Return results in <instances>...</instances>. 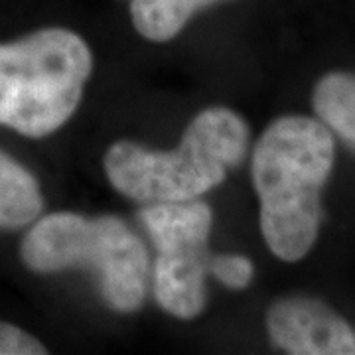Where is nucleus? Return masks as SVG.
<instances>
[{
    "label": "nucleus",
    "instance_id": "9d476101",
    "mask_svg": "<svg viewBox=\"0 0 355 355\" xmlns=\"http://www.w3.org/2000/svg\"><path fill=\"white\" fill-rule=\"evenodd\" d=\"M209 272L229 288H247L253 279V263L243 254H217L211 257Z\"/></svg>",
    "mask_w": 355,
    "mask_h": 355
},
{
    "label": "nucleus",
    "instance_id": "f257e3e1",
    "mask_svg": "<svg viewBox=\"0 0 355 355\" xmlns=\"http://www.w3.org/2000/svg\"><path fill=\"white\" fill-rule=\"evenodd\" d=\"M334 158L330 128L300 114L277 119L257 142L251 172L261 202V233L280 261L296 263L314 247L322 188Z\"/></svg>",
    "mask_w": 355,
    "mask_h": 355
},
{
    "label": "nucleus",
    "instance_id": "20e7f679",
    "mask_svg": "<svg viewBox=\"0 0 355 355\" xmlns=\"http://www.w3.org/2000/svg\"><path fill=\"white\" fill-rule=\"evenodd\" d=\"M30 270L50 275L69 268L91 270L105 304L114 312H137L146 300L148 253L123 219L58 211L36 221L20 243Z\"/></svg>",
    "mask_w": 355,
    "mask_h": 355
},
{
    "label": "nucleus",
    "instance_id": "6e6552de",
    "mask_svg": "<svg viewBox=\"0 0 355 355\" xmlns=\"http://www.w3.org/2000/svg\"><path fill=\"white\" fill-rule=\"evenodd\" d=\"M216 2L221 0H132L130 18L142 38L162 44L176 38L193 14Z\"/></svg>",
    "mask_w": 355,
    "mask_h": 355
},
{
    "label": "nucleus",
    "instance_id": "39448f33",
    "mask_svg": "<svg viewBox=\"0 0 355 355\" xmlns=\"http://www.w3.org/2000/svg\"><path fill=\"white\" fill-rule=\"evenodd\" d=\"M139 216L156 247V302L180 320L200 316L207 300L205 275L211 265L207 239L214 217L209 205L193 200L154 203L140 209Z\"/></svg>",
    "mask_w": 355,
    "mask_h": 355
},
{
    "label": "nucleus",
    "instance_id": "1a4fd4ad",
    "mask_svg": "<svg viewBox=\"0 0 355 355\" xmlns=\"http://www.w3.org/2000/svg\"><path fill=\"white\" fill-rule=\"evenodd\" d=\"M312 103L322 123L355 148V76H324L314 87Z\"/></svg>",
    "mask_w": 355,
    "mask_h": 355
},
{
    "label": "nucleus",
    "instance_id": "f03ea898",
    "mask_svg": "<svg viewBox=\"0 0 355 355\" xmlns=\"http://www.w3.org/2000/svg\"><path fill=\"white\" fill-rule=\"evenodd\" d=\"M249 146L243 116L205 109L191 121L176 150H148L121 140L105 154V172L116 191L142 203L190 202L217 188Z\"/></svg>",
    "mask_w": 355,
    "mask_h": 355
},
{
    "label": "nucleus",
    "instance_id": "423d86ee",
    "mask_svg": "<svg viewBox=\"0 0 355 355\" xmlns=\"http://www.w3.org/2000/svg\"><path fill=\"white\" fill-rule=\"evenodd\" d=\"M270 340L292 355H355V330L314 298L292 296L268 308Z\"/></svg>",
    "mask_w": 355,
    "mask_h": 355
},
{
    "label": "nucleus",
    "instance_id": "7ed1b4c3",
    "mask_svg": "<svg viewBox=\"0 0 355 355\" xmlns=\"http://www.w3.org/2000/svg\"><path fill=\"white\" fill-rule=\"evenodd\" d=\"M91 69L87 42L65 28L0 44V127L50 137L77 111Z\"/></svg>",
    "mask_w": 355,
    "mask_h": 355
},
{
    "label": "nucleus",
    "instance_id": "0eeeda50",
    "mask_svg": "<svg viewBox=\"0 0 355 355\" xmlns=\"http://www.w3.org/2000/svg\"><path fill=\"white\" fill-rule=\"evenodd\" d=\"M44 209L40 184L24 166L0 150V231L36 221Z\"/></svg>",
    "mask_w": 355,
    "mask_h": 355
},
{
    "label": "nucleus",
    "instance_id": "9b49d317",
    "mask_svg": "<svg viewBox=\"0 0 355 355\" xmlns=\"http://www.w3.org/2000/svg\"><path fill=\"white\" fill-rule=\"evenodd\" d=\"M46 345L18 326L0 322V355H46Z\"/></svg>",
    "mask_w": 355,
    "mask_h": 355
}]
</instances>
